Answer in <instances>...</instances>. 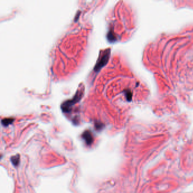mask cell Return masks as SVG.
<instances>
[{
  "label": "cell",
  "mask_w": 193,
  "mask_h": 193,
  "mask_svg": "<svg viewBox=\"0 0 193 193\" xmlns=\"http://www.w3.org/2000/svg\"><path fill=\"white\" fill-rule=\"evenodd\" d=\"M84 94V90L83 88H81V90H78L76 92V94H75L74 97L71 99L69 100H66L64 101L62 104L61 106V108L62 110V112L64 113H69L71 110L72 106L76 104L77 103L79 102L81 99H82V96H83Z\"/></svg>",
  "instance_id": "cell-1"
},
{
  "label": "cell",
  "mask_w": 193,
  "mask_h": 193,
  "mask_svg": "<svg viewBox=\"0 0 193 193\" xmlns=\"http://www.w3.org/2000/svg\"><path fill=\"white\" fill-rule=\"evenodd\" d=\"M110 56V49H106L104 52L102 56L100 57V58L98 60L96 65L94 67V71L96 72H98L101 70V68L104 66L106 64L108 63L109 58Z\"/></svg>",
  "instance_id": "cell-2"
},
{
  "label": "cell",
  "mask_w": 193,
  "mask_h": 193,
  "mask_svg": "<svg viewBox=\"0 0 193 193\" xmlns=\"http://www.w3.org/2000/svg\"><path fill=\"white\" fill-rule=\"evenodd\" d=\"M82 138H83L85 143L88 146H90L94 142V137L91 133V132L90 130H85L82 134Z\"/></svg>",
  "instance_id": "cell-3"
},
{
  "label": "cell",
  "mask_w": 193,
  "mask_h": 193,
  "mask_svg": "<svg viewBox=\"0 0 193 193\" xmlns=\"http://www.w3.org/2000/svg\"><path fill=\"white\" fill-rule=\"evenodd\" d=\"M10 161L14 167H17L19 165L20 162V156L19 155H16L15 156H13L10 158Z\"/></svg>",
  "instance_id": "cell-4"
},
{
  "label": "cell",
  "mask_w": 193,
  "mask_h": 193,
  "mask_svg": "<svg viewBox=\"0 0 193 193\" xmlns=\"http://www.w3.org/2000/svg\"><path fill=\"white\" fill-rule=\"evenodd\" d=\"M14 121V119L12 118H6V119H3L1 121V124L3 126H8L9 125L12 124Z\"/></svg>",
  "instance_id": "cell-5"
}]
</instances>
